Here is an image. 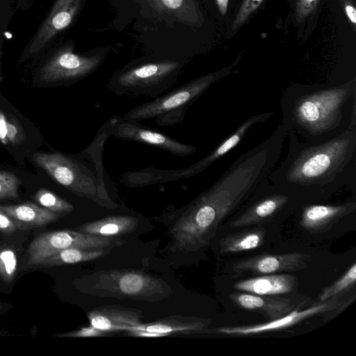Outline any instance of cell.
<instances>
[{"label":"cell","instance_id":"cell-1","mask_svg":"<svg viewBox=\"0 0 356 356\" xmlns=\"http://www.w3.org/2000/svg\"><path fill=\"white\" fill-rule=\"evenodd\" d=\"M286 130L281 124L270 138L239 156L187 205L170 230L175 250L193 252L209 244L220 223L266 181L279 159Z\"/></svg>","mask_w":356,"mask_h":356},{"label":"cell","instance_id":"cell-2","mask_svg":"<svg viewBox=\"0 0 356 356\" xmlns=\"http://www.w3.org/2000/svg\"><path fill=\"white\" fill-rule=\"evenodd\" d=\"M356 147L355 118L339 136L302 149L291 161L284 179L305 187L325 186L342 172Z\"/></svg>","mask_w":356,"mask_h":356},{"label":"cell","instance_id":"cell-3","mask_svg":"<svg viewBox=\"0 0 356 356\" xmlns=\"http://www.w3.org/2000/svg\"><path fill=\"white\" fill-rule=\"evenodd\" d=\"M234 66L235 63L167 91L149 102L131 108L123 119L133 122L154 120L159 126L179 123L188 108L215 82L232 73Z\"/></svg>","mask_w":356,"mask_h":356},{"label":"cell","instance_id":"cell-4","mask_svg":"<svg viewBox=\"0 0 356 356\" xmlns=\"http://www.w3.org/2000/svg\"><path fill=\"white\" fill-rule=\"evenodd\" d=\"M355 92L353 79L343 85L305 94L296 99L291 118L311 136H321L339 125L342 108Z\"/></svg>","mask_w":356,"mask_h":356},{"label":"cell","instance_id":"cell-5","mask_svg":"<svg viewBox=\"0 0 356 356\" xmlns=\"http://www.w3.org/2000/svg\"><path fill=\"white\" fill-rule=\"evenodd\" d=\"M33 159L55 181L76 195L107 208L116 207L108 195L105 182L85 163L60 152H38L33 154Z\"/></svg>","mask_w":356,"mask_h":356},{"label":"cell","instance_id":"cell-6","mask_svg":"<svg viewBox=\"0 0 356 356\" xmlns=\"http://www.w3.org/2000/svg\"><path fill=\"white\" fill-rule=\"evenodd\" d=\"M273 113L270 112L251 116L214 148L211 153L188 167L177 170H162L149 167L138 170L129 171L122 175L121 181L130 187H143L194 176L206 170L213 163L236 147L254 125L259 122H266Z\"/></svg>","mask_w":356,"mask_h":356},{"label":"cell","instance_id":"cell-7","mask_svg":"<svg viewBox=\"0 0 356 356\" xmlns=\"http://www.w3.org/2000/svg\"><path fill=\"white\" fill-rule=\"evenodd\" d=\"M181 68L177 60H161L136 65L118 72L108 88L120 96L157 97L175 83Z\"/></svg>","mask_w":356,"mask_h":356},{"label":"cell","instance_id":"cell-8","mask_svg":"<svg viewBox=\"0 0 356 356\" xmlns=\"http://www.w3.org/2000/svg\"><path fill=\"white\" fill-rule=\"evenodd\" d=\"M121 237L89 234L78 231L60 230L38 235L30 243L26 268L57 252L67 248L111 249L124 243Z\"/></svg>","mask_w":356,"mask_h":356},{"label":"cell","instance_id":"cell-9","mask_svg":"<svg viewBox=\"0 0 356 356\" xmlns=\"http://www.w3.org/2000/svg\"><path fill=\"white\" fill-rule=\"evenodd\" d=\"M102 60L74 53L73 44H64L51 51L40 67L39 78L45 83L79 80L92 74Z\"/></svg>","mask_w":356,"mask_h":356},{"label":"cell","instance_id":"cell-10","mask_svg":"<svg viewBox=\"0 0 356 356\" xmlns=\"http://www.w3.org/2000/svg\"><path fill=\"white\" fill-rule=\"evenodd\" d=\"M93 288L105 292L136 299L163 296L168 290L161 280L143 272L110 270L101 273Z\"/></svg>","mask_w":356,"mask_h":356},{"label":"cell","instance_id":"cell-11","mask_svg":"<svg viewBox=\"0 0 356 356\" xmlns=\"http://www.w3.org/2000/svg\"><path fill=\"white\" fill-rule=\"evenodd\" d=\"M82 0H56L51 10L26 45L22 60L42 54L51 41L67 28L77 15Z\"/></svg>","mask_w":356,"mask_h":356},{"label":"cell","instance_id":"cell-12","mask_svg":"<svg viewBox=\"0 0 356 356\" xmlns=\"http://www.w3.org/2000/svg\"><path fill=\"white\" fill-rule=\"evenodd\" d=\"M111 134L120 139L149 145L179 156L193 154L197 149L195 146L184 144L138 122L120 118L111 120Z\"/></svg>","mask_w":356,"mask_h":356},{"label":"cell","instance_id":"cell-13","mask_svg":"<svg viewBox=\"0 0 356 356\" xmlns=\"http://www.w3.org/2000/svg\"><path fill=\"white\" fill-rule=\"evenodd\" d=\"M339 296H334L304 310H292L288 314L266 323L242 326H225L216 328V332L227 335L249 336L286 329L313 316L337 309Z\"/></svg>","mask_w":356,"mask_h":356},{"label":"cell","instance_id":"cell-14","mask_svg":"<svg viewBox=\"0 0 356 356\" xmlns=\"http://www.w3.org/2000/svg\"><path fill=\"white\" fill-rule=\"evenodd\" d=\"M312 260V254L302 252L266 253L241 259L232 266V270L236 273L280 274L305 269Z\"/></svg>","mask_w":356,"mask_h":356},{"label":"cell","instance_id":"cell-15","mask_svg":"<svg viewBox=\"0 0 356 356\" xmlns=\"http://www.w3.org/2000/svg\"><path fill=\"white\" fill-rule=\"evenodd\" d=\"M211 319L193 316H170L147 324H140L128 332L140 337H163L172 334L207 332Z\"/></svg>","mask_w":356,"mask_h":356},{"label":"cell","instance_id":"cell-16","mask_svg":"<svg viewBox=\"0 0 356 356\" xmlns=\"http://www.w3.org/2000/svg\"><path fill=\"white\" fill-rule=\"evenodd\" d=\"M355 210V202L337 205L309 204L302 209L300 225L312 234L323 233Z\"/></svg>","mask_w":356,"mask_h":356},{"label":"cell","instance_id":"cell-17","mask_svg":"<svg viewBox=\"0 0 356 356\" xmlns=\"http://www.w3.org/2000/svg\"><path fill=\"white\" fill-rule=\"evenodd\" d=\"M142 312L122 307H102L88 314L90 327L99 335L118 330H129L142 323Z\"/></svg>","mask_w":356,"mask_h":356},{"label":"cell","instance_id":"cell-18","mask_svg":"<svg viewBox=\"0 0 356 356\" xmlns=\"http://www.w3.org/2000/svg\"><path fill=\"white\" fill-rule=\"evenodd\" d=\"M229 300L236 306L257 312L273 320L292 311L295 305L289 298L276 296L257 295L250 293H232Z\"/></svg>","mask_w":356,"mask_h":356},{"label":"cell","instance_id":"cell-19","mask_svg":"<svg viewBox=\"0 0 356 356\" xmlns=\"http://www.w3.org/2000/svg\"><path fill=\"white\" fill-rule=\"evenodd\" d=\"M289 195L286 193L270 194L251 204L229 222V227L237 228L267 222L289 203Z\"/></svg>","mask_w":356,"mask_h":356},{"label":"cell","instance_id":"cell-20","mask_svg":"<svg viewBox=\"0 0 356 356\" xmlns=\"http://www.w3.org/2000/svg\"><path fill=\"white\" fill-rule=\"evenodd\" d=\"M298 286L297 277L286 274H269L235 282L233 287L240 291L265 296L286 294Z\"/></svg>","mask_w":356,"mask_h":356},{"label":"cell","instance_id":"cell-21","mask_svg":"<svg viewBox=\"0 0 356 356\" xmlns=\"http://www.w3.org/2000/svg\"><path fill=\"white\" fill-rule=\"evenodd\" d=\"M1 209L15 223L17 229L40 227L57 220L60 214L34 203L0 205Z\"/></svg>","mask_w":356,"mask_h":356},{"label":"cell","instance_id":"cell-22","mask_svg":"<svg viewBox=\"0 0 356 356\" xmlns=\"http://www.w3.org/2000/svg\"><path fill=\"white\" fill-rule=\"evenodd\" d=\"M138 219L129 216H112L84 224L77 231L93 235L117 236L134 231Z\"/></svg>","mask_w":356,"mask_h":356},{"label":"cell","instance_id":"cell-23","mask_svg":"<svg viewBox=\"0 0 356 356\" xmlns=\"http://www.w3.org/2000/svg\"><path fill=\"white\" fill-rule=\"evenodd\" d=\"M266 232L259 227L228 234L219 241L220 252L227 254L256 249L263 245Z\"/></svg>","mask_w":356,"mask_h":356},{"label":"cell","instance_id":"cell-24","mask_svg":"<svg viewBox=\"0 0 356 356\" xmlns=\"http://www.w3.org/2000/svg\"><path fill=\"white\" fill-rule=\"evenodd\" d=\"M111 249L67 248L46 257L31 268H47L92 261L109 254Z\"/></svg>","mask_w":356,"mask_h":356},{"label":"cell","instance_id":"cell-25","mask_svg":"<svg viewBox=\"0 0 356 356\" xmlns=\"http://www.w3.org/2000/svg\"><path fill=\"white\" fill-rule=\"evenodd\" d=\"M356 263L353 264L346 271L330 285L325 287L319 296L320 302L326 301L334 296H341L355 286Z\"/></svg>","mask_w":356,"mask_h":356},{"label":"cell","instance_id":"cell-26","mask_svg":"<svg viewBox=\"0 0 356 356\" xmlns=\"http://www.w3.org/2000/svg\"><path fill=\"white\" fill-rule=\"evenodd\" d=\"M34 199L44 208L59 214L69 213L73 210L70 203L47 189L38 190Z\"/></svg>","mask_w":356,"mask_h":356},{"label":"cell","instance_id":"cell-27","mask_svg":"<svg viewBox=\"0 0 356 356\" xmlns=\"http://www.w3.org/2000/svg\"><path fill=\"white\" fill-rule=\"evenodd\" d=\"M17 269V257L15 251L0 243V277L4 282L13 281Z\"/></svg>","mask_w":356,"mask_h":356},{"label":"cell","instance_id":"cell-28","mask_svg":"<svg viewBox=\"0 0 356 356\" xmlns=\"http://www.w3.org/2000/svg\"><path fill=\"white\" fill-rule=\"evenodd\" d=\"M153 5L159 10L184 17L186 11L195 8L192 0H153Z\"/></svg>","mask_w":356,"mask_h":356},{"label":"cell","instance_id":"cell-29","mask_svg":"<svg viewBox=\"0 0 356 356\" xmlns=\"http://www.w3.org/2000/svg\"><path fill=\"white\" fill-rule=\"evenodd\" d=\"M20 184L15 174L0 170V199L17 198Z\"/></svg>","mask_w":356,"mask_h":356},{"label":"cell","instance_id":"cell-30","mask_svg":"<svg viewBox=\"0 0 356 356\" xmlns=\"http://www.w3.org/2000/svg\"><path fill=\"white\" fill-rule=\"evenodd\" d=\"M21 139L19 130L15 123L8 120L0 111V140L3 144L15 143Z\"/></svg>","mask_w":356,"mask_h":356},{"label":"cell","instance_id":"cell-31","mask_svg":"<svg viewBox=\"0 0 356 356\" xmlns=\"http://www.w3.org/2000/svg\"><path fill=\"white\" fill-rule=\"evenodd\" d=\"M264 0H244L233 21L232 29L240 27L252 13L257 9Z\"/></svg>","mask_w":356,"mask_h":356},{"label":"cell","instance_id":"cell-32","mask_svg":"<svg viewBox=\"0 0 356 356\" xmlns=\"http://www.w3.org/2000/svg\"><path fill=\"white\" fill-rule=\"evenodd\" d=\"M318 0H296V16L299 21L306 18L316 6Z\"/></svg>","mask_w":356,"mask_h":356},{"label":"cell","instance_id":"cell-33","mask_svg":"<svg viewBox=\"0 0 356 356\" xmlns=\"http://www.w3.org/2000/svg\"><path fill=\"white\" fill-rule=\"evenodd\" d=\"M17 227L14 221L0 209V232L10 234L15 232Z\"/></svg>","mask_w":356,"mask_h":356},{"label":"cell","instance_id":"cell-34","mask_svg":"<svg viewBox=\"0 0 356 356\" xmlns=\"http://www.w3.org/2000/svg\"><path fill=\"white\" fill-rule=\"evenodd\" d=\"M345 10L350 22L355 26L356 24V9L353 5L346 3L345 5Z\"/></svg>","mask_w":356,"mask_h":356},{"label":"cell","instance_id":"cell-35","mask_svg":"<svg viewBox=\"0 0 356 356\" xmlns=\"http://www.w3.org/2000/svg\"><path fill=\"white\" fill-rule=\"evenodd\" d=\"M216 3L221 15H225L227 8L228 0H216Z\"/></svg>","mask_w":356,"mask_h":356},{"label":"cell","instance_id":"cell-36","mask_svg":"<svg viewBox=\"0 0 356 356\" xmlns=\"http://www.w3.org/2000/svg\"><path fill=\"white\" fill-rule=\"evenodd\" d=\"M1 309V305H0V310Z\"/></svg>","mask_w":356,"mask_h":356},{"label":"cell","instance_id":"cell-37","mask_svg":"<svg viewBox=\"0 0 356 356\" xmlns=\"http://www.w3.org/2000/svg\"><path fill=\"white\" fill-rule=\"evenodd\" d=\"M1 0H0V3H1Z\"/></svg>","mask_w":356,"mask_h":356}]
</instances>
